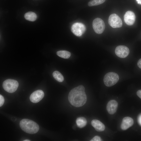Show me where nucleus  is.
I'll list each match as a JSON object with an SVG mask.
<instances>
[{
    "label": "nucleus",
    "instance_id": "nucleus-1",
    "mask_svg": "<svg viewBox=\"0 0 141 141\" xmlns=\"http://www.w3.org/2000/svg\"><path fill=\"white\" fill-rule=\"evenodd\" d=\"M87 98L85 92V89L82 85H80L72 89L68 95V99L73 106L80 107L86 103Z\"/></svg>",
    "mask_w": 141,
    "mask_h": 141
},
{
    "label": "nucleus",
    "instance_id": "nucleus-2",
    "mask_svg": "<svg viewBox=\"0 0 141 141\" xmlns=\"http://www.w3.org/2000/svg\"><path fill=\"white\" fill-rule=\"evenodd\" d=\"M21 129L25 132L31 134L37 133L39 131L38 125L34 121L28 119H23L20 123Z\"/></svg>",
    "mask_w": 141,
    "mask_h": 141
},
{
    "label": "nucleus",
    "instance_id": "nucleus-3",
    "mask_svg": "<svg viewBox=\"0 0 141 141\" xmlns=\"http://www.w3.org/2000/svg\"><path fill=\"white\" fill-rule=\"evenodd\" d=\"M119 79V77L118 74L115 72H109L104 76L103 81L106 86L110 87L115 84Z\"/></svg>",
    "mask_w": 141,
    "mask_h": 141
},
{
    "label": "nucleus",
    "instance_id": "nucleus-4",
    "mask_svg": "<svg viewBox=\"0 0 141 141\" xmlns=\"http://www.w3.org/2000/svg\"><path fill=\"white\" fill-rule=\"evenodd\" d=\"M19 83L17 81L10 79L5 80L3 84L4 89L9 93L14 92L17 89Z\"/></svg>",
    "mask_w": 141,
    "mask_h": 141
},
{
    "label": "nucleus",
    "instance_id": "nucleus-5",
    "mask_svg": "<svg viewBox=\"0 0 141 141\" xmlns=\"http://www.w3.org/2000/svg\"><path fill=\"white\" fill-rule=\"evenodd\" d=\"M92 27L95 32L98 34H101L104 31L105 27L104 22L101 19L97 18L92 22Z\"/></svg>",
    "mask_w": 141,
    "mask_h": 141
},
{
    "label": "nucleus",
    "instance_id": "nucleus-6",
    "mask_svg": "<svg viewBox=\"0 0 141 141\" xmlns=\"http://www.w3.org/2000/svg\"><path fill=\"white\" fill-rule=\"evenodd\" d=\"M108 22L109 25L113 28L121 27L122 25L121 19L115 14H112L110 15Z\"/></svg>",
    "mask_w": 141,
    "mask_h": 141
},
{
    "label": "nucleus",
    "instance_id": "nucleus-7",
    "mask_svg": "<svg viewBox=\"0 0 141 141\" xmlns=\"http://www.w3.org/2000/svg\"><path fill=\"white\" fill-rule=\"evenodd\" d=\"M86 30L85 25L80 22H76L73 24L71 27V31L75 36L80 37L84 32Z\"/></svg>",
    "mask_w": 141,
    "mask_h": 141
},
{
    "label": "nucleus",
    "instance_id": "nucleus-8",
    "mask_svg": "<svg viewBox=\"0 0 141 141\" xmlns=\"http://www.w3.org/2000/svg\"><path fill=\"white\" fill-rule=\"evenodd\" d=\"M115 53L118 57L120 58H125L129 55L130 50L127 46L120 45L117 46L115 50Z\"/></svg>",
    "mask_w": 141,
    "mask_h": 141
},
{
    "label": "nucleus",
    "instance_id": "nucleus-9",
    "mask_svg": "<svg viewBox=\"0 0 141 141\" xmlns=\"http://www.w3.org/2000/svg\"><path fill=\"white\" fill-rule=\"evenodd\" d=\"M44 93L43 91L38 90L33 92L30 96L31 101L33 103H37L39 102L43 98Z\"/></svg>",
    "mask_w": 141,
    "mask_h": 141
},
{
    "label": "nucleus",
    "instance_id": "nucleus-10",
    "mask_svg": "<svg viewBox=\"0 0 141 141\" xmlns=\"http://www.w3.org/2000/svg\"><path fill=\"white\" fill-rule=\"evenodd\" d=\"M124 20L126 24L128 25H132L134 23L136 16L134 13L131 11L126 12L124 16Z\"/></svg>",
    "mask_w": 141,
    "mask_h": 141
},
{
    "label": "nucleus",
    "instance_id": "nucleus-11",
    "mask_svg": "<svg viewBox=\"0 0 141 141\" xmlns=\"http://www.w3.org/2000/svg\"><path fill=\"white\" fill-rule=\"evenodd\" d=\"M117 102L114 100H110L108 103L106 107L107 110L110 114H114L116 111L118 107Z\"/></svg>",
    "mask_w": 141,
    "mask_h": 141
},
{
    "label": "nucleus",
    "instance_id": "nucleus-12",
    "mask_svg": "<svg viewBox=\"0 0 141 141\" xmlns=\"http://www.w3.org/2000/svg\"><path fill=\"white\" fill-rule=\"evenodd\" d=\"M133 119L129 117H126L123 118L121 125V128L123 130H126L132 126L133 124Z\"/></svg>",
    "mask_w": 141,
    "mask_h": 141
},
{
    "label": "nucleus",
    "instance_id": "nucleus-13",
    "mask_svg": "<svg viewBox=\"0 0 141 141\" xmlns=\"http://www.w3.org/2000/svg\"><path fill=\"white\" fill-rule=\"evenodd\" d=\"M92 125L95 130L98 132L104 131L105 128L104 125L100 121L96 119H94L91 122Z\"/></svg>",
    "mask_w": 141,
    "mask_h": 141
},
{
    "label": "nucleus",
    "instance_id": "nucleus-14",
    "mask_svg": "<svg viewBox=\"0 0 141 141\" xmlns=\"http://www.w3.org/2000/svg\"><path fill=\"white\" fill-rule=\"evenodd\" d=\"M76 123L77 126L79 127L82 128L86 126L87 121L85 118L80 117L76 119Z\"/></svg>",
    "mask_w": 141,
    "mask_h": 141
},
{
    "label": "nucleus",
    "instance_id": "nucleus-15",
    "mask_svg": "<svg viewBox=\"0 0 141 141\" xmlns=\"http://www.w3.org/2000/svg\"><path fill=\"white\" fill-rule=\"evenodd\" d=\"M24 17L26 20L32 21H35L37 17V15L35 13L31 11L25 13Z\"/></svg>",
    "mask_w": 141,
    "mask_h": 141
},
{
    "label": "nucleus",
    "instance_id": "nucleus-16",
    "mask_svg": "<svg viewBox=\"0 0 141 141\" xmlns=\"http://www.w3.org/2000/svg\"><path fill=\"white\" fill-rule=\"evenodd\" d=\"M56 54L59 56L65 59L68 58L71 55L70 52L65 50L58 51L57 52Z\"/></svg>",
    "mask_w": 141,
    "mask_h": 141
},
{
    "label": "nucleus",
    "instance_id": "nucleus-17",
    "mask_svg": "<svg viewBox=\"0 0 141 141\" xmlns=\"http://www.w3.org/2000/svg\"><path fill=\"white\" fill-rule=\"evenodd\" d=\"M52 75L55 79L59 82H62L64 80V78L63 76L58 71H55L53 72Z\"/></svg>",
    "mask_w": 141,
    "mask_h": 141
},
{
    "label": "nucleus",
    "instance_id": "nucleus-18",
    "mask_svg": "<svg viewBox=\"0 0 141 141\" xmlns=\"http://www.w3.org/2000/svg\"><path fill=\"white\" fill-rule=\"evenodd\" d=\"M105 0H91L88 3L89 6L91 7L96 6L103 3Z\"/></svg>",
    "mask_w": 141,
    "mask_h": 141
},
{
    "label": "nucleus",
    "instance_id": "nucleus-19",
    "mask_svg": "<svg viewBox=\"0 0 141 141\" xmlns=\"http://www.w3.org/2000/svg\"><path fill=\"white\" fill-rule=\"evenodd\" d=\"M102 140L101 138L98 136H95L93 137L90 141H101Z\"/></svg>",
    "mask_w": 141,
    "mask_h": 141
},
{
    "label": "nucleus",
    "instance_id": "nucleus-20",
    "mask_svg": "<svg viewBox=\"0 0 141 141\" xmlns=\"http://www.w3.org/2000/svg\"><path fill=\"white\" fill-rule=\"evenodd\" d=\"M4 102V99L3 96L1 95H0V107L3 105Z\"/></svg>",
    "mask_w": 141,
    "mask_h": 141
},
{
    "label": "nucleus",
    "instance_id": "nucleus-21",
    "mask_svg": "<svg viewBox=\"0 0 141 141\" xmlns=\"http://www.w3.org/2000/svg\"><path fill=\"white\" fill-rule=\"evenodd\" d=\"M137 120L139 124L141 126V114L138 116L137 118Z\"/></svg>",
    "mask_w": 141,
    "mask_h": 141
},
{
    "label": "nucleus",
    "instance_id": "nucleus-22",
    "mask_svg": "<svg viewBox=\"0 0 141 141\" xmlns=\"http://www.w3.org/2000/svg\"><path fill=\"white\" fill-rule=\"evenodd\" d=\"M137 94L138 96L141 99V90L138 91L137 92Z\"/></svg>",
    "mask_w": 141,
    "mask_h": 141
},
{
    "label": "nucleus",
    "instance_id": "nucleus-23",
    "mask_svg": "<svg viewBox=\"0 0 141 141\" xmlns=\"http://www.w3.org/2000/svg\"><path fill=\"white\" fill-rule=\"evenodd\" d=\"M137 65L139 68L141 69V58L138 61Z\"/></svg>",
    "mask_w": 141,
    "mask_h": 141
},
{
    "label": "nucleus",
    "instance_id": "nucleus-24",
    "mask_svg": "<svg viewBox=\"0 0 141 141\" xmlns=\"http://www.w3.org/2000/svg\"><path fill=\"white\" fill-rule=\"evenodd\" d=\"M138 4H141V0H136Z\"/></svg>",
    "mask_w": 141,
    "mask_h": 141
},
{
    "label": "nucleus",
    "instance_id": "nucleus-25",
    "mask_svg": "<svg viewBox=\"0 0 141 141\" xmlns=\"http://www.w3.org/2000/svg\"><path fill=\"white\" fill-rule=\"evenodd\" d=\"M24 141H30V140L28 139H26L24 140Z\"/></svg>",
    "mask_w": 141,
    "mask_h": 141
}]
</instances>
